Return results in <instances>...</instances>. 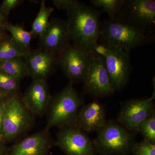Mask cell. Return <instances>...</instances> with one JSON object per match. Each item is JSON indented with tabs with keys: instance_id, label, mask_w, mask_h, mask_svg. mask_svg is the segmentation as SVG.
I'll return each instance as SVG.
<instances>
[{
	"instance_id": "27",
	"label": "cell",
	"mask_w": 155,
	"mask_h": 155,
	"mask_svg": "<svg viewBox=\"0 0 155 155\" xmlns=\"http://www.w3.org/2000/svg\"><path fill=\"white\" fill-rule=\"evenodd\" d=\"M6 95L0 96V138H2V121L3 114L5 110V105L6 100Z\"/></svg>"
},
{
	"instance_id": "25",
	"label": "cell",
	"mask_w": 155,
	"mask_h": 155,
	"mask_svg": "<svg viewBox=\"0 0 155 155\" xmlns=\"http://www.w3.org/2000/svg\"><path fill=\"white\" fill-rule=\"evenodd\" d=\"M23 2L21 0H4L0 9L3 14L7 17L12 10L21 5Z\"/></svg>"
},
{
	"instance_id": "7",
	"label": "cell",
	"mask_w": 155,
	"mask_h": 155,
	"mask_svg": "<svg viewBox=\"0 0 155 155\" xmlns=\"http://www.w3.org/2000/svg\"><path fill=\"white\" fill-rule=\"evenodd\" d=\"M94 55L91 51L71 43L58 54V64L72 81H83Z\"/></svg>"
},
{
	"instance_id": "21",
	"label": "cell",
	"mask_w": 155,
	"mask_h": 155,
	"mask_svg": "<svg viewBox=\"0 0 155 155\" xmlns=\"http://www.w3.org/2000/svg\"><path fill=\"white\" fill-rule=\"evenodd\" d=\"M89 2L93 8L101 9L111 19L116 17L125 0H91Z\"/></svg>"
},
{
	"instance_id": "1",
	"label": "cell",
	"mask_w": 155,
	"mask_h": 155,
	"mask_svg": "<svg viewBox=\"0 0 155 155\" xmlns=\"http://www.w3.org/2000/svg\"><path fill=\"white\" fill-rule=\"evenodd\" d=\"M67 22L72 44L92 51L98 43L101 13L81 2L67 11Z\"/></svg>"
},
{
	"instance_id": "3",
	"label": "cell",
	"mask_w": 155,
	"mask_h": 155,
	"mask_svg": "<svg viewBox=\"0 0 155 155\" xmlns=\"http://www.w3.org/2000/svg\"><path fill=\"white\" fill-rule=\"evenodd\" d=\"M94 141L96 151L101 155H126L132 153L133 137L124 127L114 122H108L97 130Z\"/></svg>"
},
{
	"instance_id": "19",
	"label": "cell",
	"mask_w": 155,
	"mask_h": 155,
	"mask_svg": "<svg viewBox=\"0 0 155 155\" xmlns=\"http://www.w3.org/2000/svg\"><path fill=\"white\" fill-rule=\"evenodd\" d=\"M54 11L51 7H47L46 1H41L40 8L32 24L31 32L33 36L40 37L43 33L49 22V17Z\"/></svg>"
},
{
	"instance_id": "22",
	"label": "cell",
	"mask_w": 155,
	"mask_h": 155,
	"mask_svg": "<svg viewBox=\"0 0 155 155\" xmlns=\"http://www.w3.org/2000/svg\"><path fill=\"white\" fill-rule=\"evenodd\" d=\"M19 81L0 71V91L6 95L16 93L19 88Z\"/></svg>"
},
{
	"instance_id": "18",
	"label": "cell",
	"mask_w": 155,
	"mask_h": 155,
	"mask_svg": "<svg viewBox=\"0 0 155 155\" xmlns=\"http://www.w3.org/2000/svg\"><path fill=\"white\" fill-rule=\"evenodd\" d=\"M0 71L19 80L27 76L23 57L0 61Z\"/></svg>"
},
{
	"instance_id": "13",
	"label": "cell",
	"mask_w": 155,
	"mask_h": 155,
	"mask_svg": "<svg viewBox=\"0 0 155 155\" xmlns=\"http://www.w3.org/2000/svg\"><path fill=\"white\" fill-rule=\"evenodd\" d=\"M23 58L27 76L33 80H46L58 64V56L40 48L31 49Z\"/></svg>"
},
{
	"instance_id": "28",
	"label": "cell",
	"mask_w": 155,
	"mask_h": 155,
	"mask_svg": "<svg viewBox=\"0 0 155 155\" xmlns=\"http://www.w3.org/2000/svg\"><path fill=\"white\" fill-rule=\"evenodd\" d=\"M9 36L3 25L0 24V39Z\"/></svg>"
},
{
	"instance_id": "11",
	"label": "cell",
	"mask_w": 155,
	"mask_h": 155,
	"mask_svg": "<svg viewBox=\"0 0 155 155\" xmlns=\"http://www.w3.org/2000/svg\"><path fill=\"white\" fill-rule=\"evenodd\" d=\"M57 143L67 155H94L93 143L82 130L75 126L63 127Z\"/></svg>"
},
{
	"instance_id": "16",
	"label": "cell",
	"mask_w": 155,
	"mask_h": 155,
	"mask_svg": "<svg viewBox=\"0 0 155 155\" xmlns=\"http://www.w3.org/2000/svg\"><path fill=\"white\" fill-rule=\"evenodd\" d=\"M51 147L47 131L38 132L15 144L9 155H46Z\"/></svg>"
},
{
	"instance_id": "6",
	"label": "cell",
	"mask_w": 155,
	"mask_h": 155,
	"mask_svg": "<svg viewBox=\"0 0 155 155\" xmlns=\"http://www.w3.org/2000/svg\"><path fill=\"white\" fill-rule=\"evenodd\" d=\"M28 112L22 100L15 93L6 100L3 114L2 139L7 140L16 138L30 125Z\"/></svg>"
},
{
	"instance_id": "10",
	"label": "cell",
	"mask_w": 155,
	"mask_h": 155,
	"mask_svg": "<svg viewBox=\"0 0 155 155\" xmlns=\"http://www.w3.org/2000/svg\"><path fill=\"white\" fill-rule=\"evenodd\" d=\"M154 97L128 101L120 112L118 121L128 130L139 131L143 123L154 113Z\"/></svg>"
},
{
	"instance_id": "5",
	"label": "cell",
	"mask_w": 155,
	"mask_h": 155,
	"mask_svg": "<svg viewBox=\"0 0 155 155\" xmlns=\"http://www.w3.org/2000/svg\"><path fill=\"white\" fill-rule=\"evenodd\" d=\"M115 17L152 35L155 28V1L125 0Z\"/></svg>"
},
{
	"instance_id": "4",
	"label": "cell",
	"mask_w": 155,
	"mask_h": 155,
	"mask_svg": "<svg viewBox=\"0 0 155 155\" xmlns=\"http://www.w3.org/2000/svg\"><path fill=\"white\" fill-rule=\"evenodd\" d=\"M81 104L80 98L70 82L53 101L45 130L48 131L54 126L64 127L75 123Z\"/></svg>"
},
{
	"instance_id": "9",
	"label": "cell",
	"mask_w": 155,
	"mask_h": 155,
	"mask_svg": "<svg viewBox=\"0 0 155 155\" xmlns=\"http://www.w3.org/2000/svg\"><path fill=\"white\" fill-rule=\"evenodd\" d=\"M83 81L85 91L94 97L109 96L115 91L106 69L104 58L96 54Z\"/></svg>"
},
{
	"instance_id": "24",
	"label": "cell",
	"mask_w": 155,
	"mask_h": 155,
	"mask_svg": "<svg viewBox=\"0 0 155 155\" xmlns=\"http://www.w3.org/2000/svg\"><path fill=\"white\" fill-rule=\"evenodd\" d=\"M132 153L134 155H155V143L143 140L136 143Z\"/></svg>"
},
{
	"instance_id": "20",
	"label": "cell",
	"mask_w": 155,
	"mask_h": 155,
	"mask_svg": "<svg viewBox=\"0 0 155 155\" xmlns=\"http://www.w3.org/2000/svg\"><path fill=\"white\" fill-rule=\"evenodd\" d=\"M5 28L6 31L11 34V37L17 43L27 51H30L31 41L33 37L31 31L25 30L20 25H14L8 22L5 25Z\"/></svg>"
},
{
	"instance_id": "30",
	"label": "cell",
	"mask_w": 155,
	"mask_h": 155,
	"mask_svg": "<svg viewBox=\"0 0 155 155\" xmlns=\"http://www.w3.org/2000/svg\"><path fill=\"white\" fill-rule=\"evenodd\" d=\"M2 139L0 138V155H4L5 153V149H4V147L2 144Z\"/></svg>"
},
{
	"instance_id": "2",
	"label": "cell",
	"mask_w": 155,
	"mask_h": 155,
	"mask_svg": "<svg viewBox=\"0 0 155 155\" xmlns=\"http://www.w3.org/2000/svg\"><path fill=\"white\" fill-rule=\"evenodd\" d=\"M151 40V35L116 17L101 23L100 43L121 48L128 52Z\"/></svg>"
},
{
	"instance_id": "15",
	"label": "cell",
	"mask_w": 155,
	"mask_h": 155,
	"mask_svg": "<svg viewBox=\"0 0 155 155\" xmlns=\"http://www.w3.org/2000/svg\"><path fill=\"white\" fill-rule=\"evenodd\" d=\"M106 115L104 107L94 101L84 106L78 113L74 126L82 131L98 130L106 125Z\"/></svg>"
},
{
	"instance_id": "23",
	"label": "cell",
	"mask_w": 155,
	"mask_h": 155,
	"mask_svg": "<svg viewBox=\"0 0 155 155\" xmlns=\"http://www.w3.org/2000/svg\"><path fill=\"white\" fill-rule=\"evenodd\" d=\"M139 132L144 137V140L155 143V115L154 112L142 125Z\"/></svg>"
},
{
	"instance_id": "12",
	"label": "cell",
	"mask_w": 155,
	"mask_h": 155,
	"mask_svg": "<svg viewBox=\"0 0 155 155\" xmlns=\"http://www.w3.org/2000/svg\"><path fill=\"white\" fill-rule=\"evenodd\" d=\"M39 38L40 48L57 56L71 43L66 21L57 18L50 20Z\"/></svg>"
},
{
	"instance_id": "17",
	"label": "cell",
	"mask_w": 155,
	"mask_h": 155,
	"mask_svg": "<svg viewBox=\"0 0 155 155\" xmlns=\"http://www.w3.org/2000/svg\"><path fill=\"white\" fill-rule=\"evenodd\" d=\"M28 51L9 35L0 39V61L22 58Z\"/></svg>"
},
{
	"instance_id": "8",
	"label": "cell",
	"mask_w": 155,
	"mask_h": 155,
	"mask_svg": "<svg viewBox=\"0 0 155 155\" xmlns=\"http://www.w3.org/2000/svg\"><path fill=\"white\" fill-rule=\"evenodd\" d=\"M106 45L107 52L103 57L106 69L115 91L120 90L127 84L131 71L129 52L121 48Z\"/></svg>"
},
{
	"instance_id": "14",
	"label": "cell",
	"mask_w": 155,
	"mask_h": 155,
	"mask_svg": "<svg viewBox=\"0 0 155 155\" xmlns=\"http://www.w3.org/2000/svg\"><path fill=\"white\" fill-rule=\"evenodd\" d=\"M49 99L45 80H34L21 100L28 112L40 115L45 112Z\"/></svg>"
},
{
	"instance_id": "26",
	"label": "cell",
	"mask_w": 155,
	"mask_h": 155,
	"mask_svg": "<svg viewBox=\"0 0 155 155\" xmlns=\"http://www.w3.org/2000/svg\"><path fill=\"white\" fill-rule=\"evenodd\" d=\"M80 2L76 0H53V3L56 8L60 10L68 11Z\"/></svg>"
},
{
	"instance_id": "31",
	"label": "cell",
	"mask_w": 155,
	"mask_h": 155,
	"mask_svg": "<svg viewBox=\"0 0 155 155\" xmlns=\"http://www.w3.org/2000/svg\"><path fill=\"white\" fill-rule=\"evenodd\" d=\"M6 95V94H3V93L2 92L0 91V96H2V95Z\"/></svg>"
},
{
	"instance_id": "29",
	"label": "cell",
	"mask_w": 155,
	"mask_h": 155,
	"mask_svg": "<svg viewBox=\"0 0 155 155\" xmlns=\"http://www.w3.org/2000/svg\"><path fill=\"white\" fill-rule=\"evenodd\" d=\"M7 22V17L3 14L0 9V24L5 27V25Z\"/></svg>"
}]
</instances>
